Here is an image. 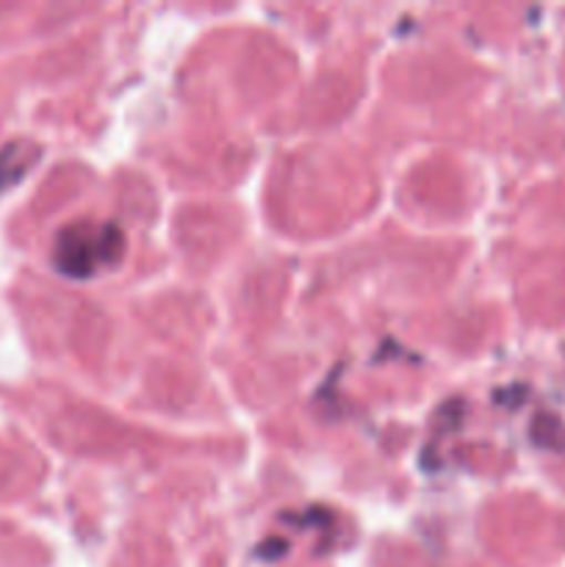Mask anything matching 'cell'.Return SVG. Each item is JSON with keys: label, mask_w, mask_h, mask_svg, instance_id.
I'll return each mask as SVG.
<instances>
[{"label": "cell", "mask_w": 565, "mask_h": 567, "mask_svg": "<svg viewBox=\"0 0 565 567\" xmlns=\"http://www.w3.org/2000/svg\"><path fill=\"white\" fill-rule=\"evenodd\" d=\"M125 252V238L116 225L75 221L55 238L53 260L66 277H92L94 271L114 266Z\"/></svg>", "instance_id": "cell-1"}, {"label": "cell", "mask_w": 565, "mask_h": 567, "mask_svg": "<svg viewBox=\"0 0 565 567\" xmlns=\"http://www.w3.org/2000/svg\"><path fill=\"white\" fill-rule=\"evenodd\" d=\"M33 161H37V150L22 142H14L0 150V192L20 181L31 169Z\"/></svg>", "instance_id": "cell-2"}]
</instances>
